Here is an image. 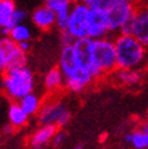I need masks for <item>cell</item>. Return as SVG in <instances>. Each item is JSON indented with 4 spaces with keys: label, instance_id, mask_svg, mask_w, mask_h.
Listing matches in <instances>:
<instances>
[{
    "label": "cell",
    "instance_id": "cell-1",
    "mask_svg": "<svg viewBox=\"0 0 148 149\" xmlns=\"http://www.w3.org/2000/svg\"><path fill=\"white\" fill-rule=\"evenodd\" d=\"M57 67L64 75V88L72 93L85 91L97 79L95 74L78 59L73 44L61 47Z\"/></svg>",
    "mask_w": 148,
    "mask_h": 149
},
{
    "label": "cell",
    "instance_id": "cell-2",
    "mask_svg": "<svg viewBox=\"0 0 148 149\" xmlns=\"http://www.w3.org/2000/svg\"><path fill=\"white\" fill-rule=\"evenodd\" d=\"M117 65L120 69H138L145 62L147 47L132 34L119 33L114 38Z\"/></svg>",
    "mask_w": 148,
    "mask_h": 149
},
{
    "label": "cell",
    "instance_id": "cell-3",
    "mask_svg": "<svg viewBox=\"0 0 148 149\" xmlns=\"http://www.w3.org/2000/svg\"><path fill=\"white\" fill-rule=\"evenodd\" d=\"M1 88L9 100L20 101L23 96L34 91V73L27 65L7 68L3 74Z\"/></svg>",
    "mask_w": 148,
    "mask_h": 149
},
{
    "label": "cell",
    "instance_id": "cell-4",
    "mask_svg": "<svg viewBox=\"0 0 148 149\" xmlns=\"http://www.w3.org/2000/svg\"><path fill=\"white\" fill-rule=\"evenodd\" d=\"M91 63L101 75L113 73L117 68V51L114 45V39L105 38L92 39L90 50Z\"/></svg>",
    "mask_w": 148,
    "mask_h": 149
},
{
    "label": "cell",
    "instance_id": "cell-5",
    "mask_svg": "<svg viewBox=\"0 0 148 149\" xmlns=\"http://www.w3.org/2000/svg\"><path fill=\"white\" fill-rule=\"evenodd\" d=\"M72 111L67 103L61 100H47L41 104L36 114L39 125H55L56 127H64L71 121Z\"/></svg>",
    "mask_w": 148,
    "mask_h": 149
},
{
    "label": "cell",
    "instance_id": "cell-6",
    "mask_svg": "<svg viewBox=\"0 0 148 149\" xmlns=\"http://www.w3.org/2000/svg\"><path fill=\"white\" fill-rule=\"evenodd\" d=\"M137 9L136 0H112L107 7L110 33H119L120 29L131 21Z\"/></svg>",
    "mask_w": 148,
    "mask_h": 149
},
{
    "label": "cell",
    "instance_id": "cell-7",
    "mask_svg": "<svg viewBox=\"0 0 148 149\" xmlns=\"http://www.w3.org/2000/svg\"><path fill=\"white\" fill-rule=\"evenodd\" d=\"M90 7L85 5L84 3L77 0L69 10V18L67 32L74 40H78L81 38L87 36V23H89V16H90Z\"/></svg>",
    "mask_w": 148,
    "mask_h": 149
},
{
    "label": "cell",
    "instance_id": "cell-8",
    "mask_svg": "<svg viewBox=\"0 0 148 149\" xmlns=\"http://www.w3.org/2000/svg\"><path fill=\"white\" fill-rule=\"evenodd\" d=\"M119 33L132 34L148 47V6H137L131 21L120 29Z\"/></svg>",
    "mask_w": 148,
    "mask_h": 149
},
{
    "label": "cell",
    "instance_id": "cell-9",
    "mask_svg": "<svg viewBox=\"0 0 148 149\" xmlns=\"http://www.w3.org/2000/svg\"><path fill=\"white\" fill-rule=\"evenodd\" d=\"M110 33V23L108 12L102 7H95L90 10L87 23V36L91 39H98L108 36Z\"/></svg>",
    "mask_w": 148,
    "mask_h": 149
},
{
    "label": "cell",
    "instance_id": "cell-10",
    "mask_svg": "<svg viewBox=\"0 0 148 149\" xmlns=\"http://www.w3.org/2000/svg\"><path fill=\"white\" fill-rule=\"evenodd\" d=\"M0 44L3 45L6 52V64L7 68H13V67L27 65V52L22 50L17 42H15L9 35L1 36Z\"/></svg>",
    "mask_w": 148,
    "mask_h": 149
},
{
    "label": "cell",
    "instance_id": "cell-11",
    "mask_svg": "<svg viewBox=\"0 0 148 149\" xmlns=\"http://www.w3.org/2000/svg\"><path fill=\"white\" fill-rule=\"evenodd\" d=\"M31 21L38 29L47 32L56 27V12L47 5H43L32 12Z\"/></svg>",
    "mask_w": 148,
    "mask_h": 149
},
{
    "label": "cell",
    "instance_id": "cell-12",
    "mask_svg": "<svg viewBox=\"0 0 148 149\" xmlns=\"http://www.w3.org/2000/svg\"><path fill=\"white\" fill-rule=\"evenodd\" d=\"M57 129L58 127H56L55 125H40L29 137V147L34 149L47 147L49 144H51V141H52Z\"/></svg>",
    "mask_w": 148,
    "mask_h": 149
},
{
    "label": "cell",
    "instance_id": "cell-13",
    "mask_svg": "<svg viewBox=\"0 0 148 149\" xmlns=\"http://www.w3.org/2000/svg\"><path fill=\"white\" fill-rule=\"evenodd\" d=\"M17 9L15 0H1L0 1V33L3 36L9 35L12 28L13 12Z\"/></svg>",
    "mask_w": 148,
    "mask_h": 149
},
{
    "label": "cell",
    "instance_id": "cell-14",
    "mask_svg": "<svg viewBox=\"0 0 148 149\" xmlns=\"http://www.w3.org/2000/svg\"><path fill=\"white\" fill-rule=\"evenodd\" d=\"M44 87L50 93H55L64 87V75L58 67H54L46 72L44 77Z\"/></svg>",
    "mask_w": 148,
    "mask_h": 149
},
{
    "label": "cell",
    "instance_id": "cell-15",
    "mask_svg": "<svg viewBox=\"0 0 148 149\" xmlns=\"http://www.w3.org/2000/svg\"><path fill=\"white\" fill-rule=\"evenodd\" d=\"M7 118H9V124L13 129H22L28 124L29 115L21 107L18 101H13L7 110Z\"/></svg>",
    "mask_w": 148,
    "mask_h": 149
},
{
    "label": "cell",
    "instance_id": "cell-16",
    "mask_svg": "<svg viewBox=\"0 0 148 149\" xmlns=\"http://www.w3.org/2000/svg\"><path fill=\"white\" fill-rule=\"evenodd\" d=\"M114 80L119 85L123 86H136L137 84L141 83L142 80V74L137 69H120L117 68L113 72Z\"/></svg>",
    "mask_w": 148,
    "mask_h": 149
},
{
    "label": "cell",
    "instance_id": "cell-17",
    "mask_svg": "<svg viewBox=\"0 0 148 149\" xmlns=\"http://www.w3.org/2000/svg\"><path fill=\"white\" fill-rule=\"evenodd\" d=\"M18 103L21 104V107L23 108V110L26 113L32 116V115H36L38 114L39 109L41 108V104H43V101H41V97L39 95H36L34 91L28 93L26 96H23Z\"/></svg>",
    "mask_w": 148,
    "mask_h": 149
},
{
    "label": "cell",
    "instance_id": "cell-18",
    "mask_svg": "<svg viewBox=\"0 0 148 149\" xmlns=\"http://www.w3.org/2000/svg\"><path fill=\"white\" fill-rule=\"evenodd\" d=\"M125 142L135 149H148V132L142 127L130 131L125 135Z\"/></svg>",
    "mask_w": 148,
    "mask_h": 149
},
{
    "label": "cell",
    "instance_id": "cell-19",
    "mask_svg": "<svg viewBox=\"0 0 148 149\" xmlns=\"http://www.w3.org/2000/svg\"><path fill=\"white\" fill-rule=\"evenodd\" d=\"M32 35H33V32L31 27H28L26 23L15 24L9 31V36L17 44L23 41H31Z\"/></svg>",
    "mask_w": 148,
    "mask_h": 149
},
{
    "label": "cell",
    "instance_id": "cell-20",
    "mask_svg": "<svg viewBox=\"0 0 148 149\" xmlns=\"http://www.w3.org/2000/svg\"><path fill=\"white\" fill-rule=\"evenodd\" d=\"M75 1L77 0H45V5H47L55 12H60L64 10H71L72 5Z\"/></svg>",
    "mask_w": 148,
    "mask_h": 149
},
{
    "label": "cell",
    "instance_id": "cell-21",
    "mask_svg": "<svg viewBox=\"0 0 148 149\" xmlns=\"http://www.w3.org/2000/svg\"><path fill=\"white\" fill-rule=\"evenodd\" d=\"M68 18H69V10L56 12V28L60 31V33L67 29Z\"/></svg>",
    "mask_w": 148,
    "mask_h": 149
},
{
    "label": "cell",
    "instance_id": "cell-22",
    "mask_svg": "<svg viewBox=\"0 0 148 149\" xmlns=\"http://www.w3.org/2000/svg\"><path fill=\"white\" fill-rule=\"evenodd\" d=\"M66 139H67V133H66L63 130L57 129L52 141H51V146H52L54 148H60L66 143Z\"/></svg>",
    "mask_w": 148,
    "mask_h": 149
},
{
    "label": "cell",
    "instance_id": "cell-23",
    "mask_svg": "<svg viewBox=\"0 0 148 149\" xmlns=\"http://www.w3.org/2000/svg\"><path fill=\"white\" fill-rule=\"evenodd\" d=\"M28 18V13L23 9H17L13 12V17H12V27L15 24H20V23H26V21Z\"/></svg>",
    "mask_w": 148,
    "mask_h": 149
},
{
    "label": "cell",
    "instance_id": "cell-24",
    "mask_svg": "<svg viewBox=\"0 0 148 149\" xmlns=\"http://www.w3.org/2000/svg\"><path fill=\"white\" fill-rule=\"evenodd\" d=\"M79 1L84 3L87 5L90 9H95V7H102V9H107L110 5L112 0H79Z\"/></svg>",
    "mask_w": 148,
    "mask_h": 149
},
{
    "label": "cell",
    "instance_id": "cell-25",
    "mask_svg": "<svg viewBox=\"0 0 148 149\" xmlns=\"http://www.w3.org/2000/svg\"><path fill=\"white\" fill-rule=\"evenodd\" d=\"M7 69L6 64V52L3 47V45L0 44V74H4V72Z\"/></svg>",
    "mask_w": 148,
    "mask_h": 149
},
{
    "label": "cell",
    "instance_id": "cell-26",
    "mask_svg": "<svg viewBox=\"0 0 148 149\" xmlns=\"http://www.w3.org/2000/svg\"><path fill=\"white\" fill-rule=\"evenodd\" d=\"M74 41L75 40H74L67 32H61V44H62V46L69 45V44H73Z\"/></svg>",
    "mask_w": 148,
    "mask_h": 149
},
{
    "label": "cell",
    "instance_id": "cell-27",
    "mask_svg": "<svg viewBox=\"0 0 148 149\" xmlns=\"http://www.w3.org/2000/svg\"><path fill=\"white\" fill-rule=\"evenodd\" d=\"M18 46L23 50L24 52H28L29 50H31V47H32V45H31V41H23V42H20L18 44Z\"/></svg>",
    "mask_w": 148,
    "mask_h": 149
},
{
    "label": "cell",
    "instance_id": "cell-28",
    "mask_svg": "<svg viewBox=\"0 0 148 149\" xmlns=\"http://www.w3.org/2000/svg\"><path fill=\"white\" fill-rule=\"evenodd\" d=\"M141 127L148 132V119H147V120H145V121H143V124H142V126H141Z\"/></svg>",
    "mask_w": 148,
    "mask_h": 149
},
{
    "label": "cell",
    "instance_id": "cell-29",
    "mask_svg": "<svg viewBox=\"0 0 148 149\" xmlns=\"http://www.w3.org/2000/svg\"><path fill=\"white\" fill-rule=\"evenodd\" d=\"M146 5H147V6H148V0H147V4H146Z\"/></svg>",
    "mask_w": 148,
    "mask_h": 149
},
{
    "label": "cell",
    "instance_id": "cell-30",
    "mask_svg": "<svg viewBox=\"0 0 148 149\" xmlns=\"http://www.w3.org/2000/svg\"><path fill=\"white\" fill-rule=\"evenodd\" d=\"M0 1H1V0H0Z\"/></svg>",
    "mask_w": 148,
    "mask_h": 149
}]
</instances>
